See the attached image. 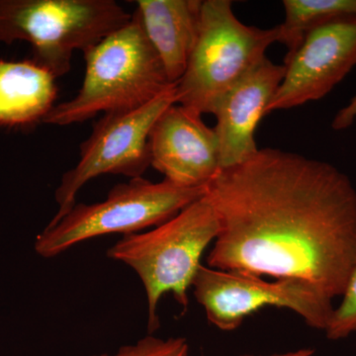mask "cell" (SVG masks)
Here are the masks:
<instances>
[{"mask_svg":"<svg viewBox=\"0 0 356 356\" xmlns=\"http://www.w3.org/2000/svg\"><path fill=\"white\" fill-rule=\"evenodd\" d=\"M149 156L154 170L182 187L208 186L221 170L214 129L205 125L202 115L177 103L154 123Z\"/></svg>","mask_w":356,"mask_h":356,"instance_id":"30bf717a","label":"cell"},{"mask_svg":"<svg viewBox=\"0 0 356 356\" xmlns=\"http://www.w3.org/2000/svg\"><path fill=\"white\" fill-rule=\"evenodd\" d=\"M284 76V65L264 58L217 103L212 114L217 118L221 170L240 165L259 151L255 130Z\"/></svg>","mask_w":356,"mask_h":356,"instance_id":"8fae6325","label":"cell"},{"mask_svg":"<svg viewBox=\"0 0 356 356\" xmlns=\"http://www.w3.org/2000/svg\"><path fill=\"white\" fill-rule=\"evenodd\" d=\"M315 350L312 348H300V350L288 351V353H274V355H243L240 356H313Z\"/></svg>","mask_w":356,"mask_h":356,"instance_id":"ac0fdd59","label":"cell"},{"mask_svg":"<svg viewBox=\"0 0 356 356\" xmlns=\"http://www.w3.org/2000/svg\"><path fill=\"white\" fill-rule=\"evenodd\" d=\"M341 304L334 308L325 334L331 341L346 339L356 334V264L341 295Z\"/></svg>","mask_w":356,"mask_h":356,"instance_id":"9a60e30c","label":"cell"},{"mask_svg":"<svg viewBox=\"0 0 356 356\" xmlns=\"http://www.w3.org/2000/svg\"><path fill=\"white\" fill-rule=\"evenodd\" d=\"M192 288L210 324L224 332L235 331L245 318L266 307L288 309L309 327L325 332L334 308L332 299L306 281L271 282L261 276L202 264Z\"/></svg>","mask_w":356,"mask_h":356,"instance_id":"52a82bcc","label":"cell"},{"mask_svg":"<svg viewBox=\"0 0 356 356\" xmlns=\"http://www.w3.org/2000/svg\"><path fill=\"white\" fill-rule=\"evenodd\" d=\"M280 27L261 29L236 17L229 0H205L195 47L177 83V104L212 114L222 96L280 42Z\"/></svg>","mask_w":356,"mask_h":356,"instance_id":"5b68a950","label":"cell"},{"mask_svg":"<svg viewBox=\"0 0 356 356\" xmlns=\"http://www.w3.org/2000/svg\"><path fill=\"white\" fill-rule=\"evenodd\" d=\"M138 15L170 83L184 76L200 25L201 0H139Z\"/></svg>","mask_w":356,"mask_h":356,"instance_id":"7c38bea8","label":"cell"},{"mask_svg":"<svg viewBox=\"0 0 356 356\" xmlns=\"http://www.w3.org/2000/svg\"><path fill=\"white\" fill-rule=\"evenodd\" d=\"M285 76L267 115L322 99L356 67V17L315 28L284 60Z\"/></svg>","mask_w":356,"mask_h":356,"instance_id":"9c48e42d","label":"cell"},{"mask_svg":"<svg viewBox=\"0 0 356 356\" xmlns=\"http://www.w3.org/2000/svg\"><path fill=\"white\" fill-rule=\"evenodd\" d=\"M83 54L81 88L72 99L55 105L43 123L67 126L99 113L131 111L175 86L147 38L137 11L128 24Z\"/></svg>","mask_w":356,"mask_h":356,"instance_id":"7a4b0ae2","label":"cell"},{"mask_svg":"<svg viewBox=\"0 0 356 356\" xmlns=\"http://www.w3.org/2000/svg\"><path fill=\"white\" fill-rule=\"evenodd\" d=\"M280 42L290 56L315 28L341 18L356 17V0H284Z\"/></svg>","mask_w":356,"mask_h":356,"instance_id":"5bb4252c","label":"cell"},{"mask_svg":"<svg viewBox=\"0 0 356 356\" xmlns=\"http://www.w3.org/2000/svg\"><path fill=\"white\" fill-rule=\"evenodd\" d=\"M356 119V95L351 98L346 106L343 107L332 122V127L334 130H346L353 125Z\"/></svg>","mask_w":356,"mask_h":356,"instance_id":"e0dca14e","label":"cell"},{"mask_svg":"<svg viewBox=\"0 0 356 356\" xmlns=\"http://www.w3.org/2000/svg\"><path fill=\"white\" fill-rule=\"evenodd\" d=\"M92 356H191L188 341L184 337L168 339L147 336L137 343L124 346L114 353Z\"/></svg>","mask_w":356,"mask_h":356,"instance_id":"2e32d148","label":"cell"},{"mask_svg":"<svg viewBox=\"0 0 356 356\" xmlns=\"http://www.w3.org/2000/svg\"><path fill=\"white\" fill-rule=\"evenodd\" d=\"M206 187H182L163 179L159 184L133 178L115 185L102 202L76 203L62 219L37 236L35 250L44 259L57 257L83 241L121 233L136 234L159 226L202 198Z\"/></svg>","mask_w":356,"mask_h":356,"instance_id":"8992f818","label":"cell"},{"mask_svg":"<svg viewBox=\"0 0 356 356\" xmlns=\"http://www.w3.org/2000/svg\"><path fill=\"white\" fill-rule=\"evenodd\" d=\"M177 100V84L151 102L131 111L104 114L81 145L76 165L63 175L55 192L58 205L50 224L62 219L76 205L79 191L102 175L142 177L151 166L149 135L159 117Z\"/></svg>","mask_w":356,"mask_h":356,"instance_id":"ba28073f","label":"cell"},{"mask_svg":"<svg viewBox=\"0 0 356 356\" xmlns=\"http://www.w3.org/2000/svg\"><path fill=\"white\" fill-rule=\"evenodd\" d=\"M57 95L56 77L34 60H0V124L43 121Z\"/></svg>","mask_w":356,"mask_h":356,"instance_id":"4fadbf2b","label":"cell"},{"mask_svg":"<svg viewBox=\"0 0 356 356\" xmlns=\"http://www.w3.org/2000/svg\"><path fill=\"white\" fill-rule=\"evenodd\" d=\"M205 196L220 225L208 266L343 295L356 264V189L336 166L259 149L220 170Z\"/></svg>","mask_w":356,"mask_h":356,"instance_id":"6da1fadb","label":"cell"},{"mask_svg":"<svg viewBox=\"0 0 356 356\" xmlns=\"http://www.w3.org/2000/svg\"><path fill=\"white\" fill-rule=\"evenodd\" d=\"M131 18L113 0H0V41L29 42L33 60L57 79L74 51L86 53Z\"/></svg>","mask_w":356,"mask_h":356,"instance_id":"277c9868","label":"cell"},{"mask_svg":"<svg viewBox=\"0 0 356 356\" xmlns=\"http://www.w3.org/2000/svg\"><path fill=\"white\" fill-rule=\"evenodd\" d=\"M216 213L205 195L177 216L142 234L124 236L109 248L110 259L127 264L144 284L147 301V329L159 327L158 307L165 293H172L184 312L188 307L201 257L219 234Z\"/></svg>","mask_w":356,"mask_h":356,"instance_id":"3957f363","label":"cell"}]
</instances>
